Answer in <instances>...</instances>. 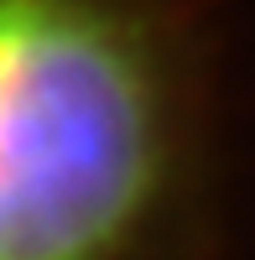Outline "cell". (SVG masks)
I'll return each mask as SVG.
<instances>
[{
    "label": "cell",
    "mask_w": 255,
    "mask_h": 260,
    "mask_svg": "<svg viewBox=\"0 0 255 260\" xmlns=\"http://www.w3.org/2000/svg\"><path fill=\"white\" fill-rule=\"evenodd\" d=\"M167 172V78L131 11L0 0V260H125Z\"/></svg>",
    "instance_id": "cell-1"
}]
</instances>
